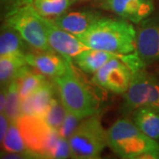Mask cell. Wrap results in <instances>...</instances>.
Instances as JSON below:
<instances>
[{"label": "cell", "mask_w": 159, "mask_h": 159, "mask_svg": "<svg viewBox=\"0 0 159 159\" xmlns=\"http://www.w3.org/2000/svg\"><path fill=\"white\" fill-rule=\"evenodd\" d=\"M5 22L15 29L34 51H54L48 43L40 14L35 11L33 5L6 12Z\"/></svg>", "instance_id": "ba28073f"}, {"label": "cell", "mask_w": 159, "mask_h": 159, "mask_svg": "<svg viewBox=\"0 0 159 159\" xmlns=\"http://www.w3.org/2000/svg\"><path fill=\"white\" fill-rule=\"evenodd\" d=\"M11 121L6 116L4 112L0 113V142H2L4 141L6 134L8 132L9 126H10Z\"/></svg>", "instance_id": "d4e9b609"}, {"label": "cell", "mask_w": 159, "mask_h": 159, "mask_svg": "<svg viewBox=\"0 0 159 159\" xmlns=\"http://www.w3.org/2000/svg\"><path fill=\"white\" fill-rule=\"evenodd\" d=\"M59 98L66 111L83 119L98 113L99 101L84 81L75 74L71 65L66 74L54 79Z\"/></svg>", "instance_id": "277c9868"}, {"label": "cell", "mask_w": 159, "mask_h": 159, "mask_svg": "<svg viewBox=\"0 0 159 159\" xmlns=\"http://www.w3.org/2000/svg\"><path fill=\"white\" fill-rule=\"evenodd\" d=\"M22 99L20 96L16 80L7 86V100L4 113L11 122H18L22 117Z\"/></svg>", "instance_id": "7402d4cb"}, {"label": "cell", "mask_w": 159, "mask_h": 159, "mask_svg": "<svg viewBox=\"0 0 159 159\" xmlns=\"http://www.w3.org/2000/svg\"><path fill=\"white\" fill-rule=\"evenodd\" d=\"M136 53L145 64L159 62V20L148 17L136 29Z\"/></svg>", "instance_id": "8fae6325"}, {"label": "cell", "mask_w": 159, "mask_h": 159, "mask_svg": "<svg viewBox=\"0 0 159 159\" xmlns=\"http://www.w3.org/2000/svg\"><path fill=\"white\" fill-rule=\"evenodd\" d=\"M47 80L45 75L40 74L28 65L16 78L18 89L21 99L23 100L29 97L41 86L43 85Z\"/></svg>", "instance_id": "d6986e66"}, {"label": "cell", "mask_w": 159, "mask_h": 159, "mask_svg": "<svg viewBox=\"0 0 159 159\" xmlns=\"http://www.w3.org/2000/svg\"><path fill=\"white\" fill-rule=\"evenodd\" d=\"M26 44L28 43L16 30L4 22L0 33V57L25 54L27 53L24 51Z\"/></svg>", "instance_id": "e0dca14e"}, {"label": "cell", "mask_w": 159, "mask_h": 159, "mask_svg": "<svg viewBox=\"0 0 159 159\" xmlns=\"http://www.w3.org/2000/svg\"><path fill=\"white\" fill-rule=\"evenodd\" d=\"M136 33L133 23L128 20L101 17L77 37L92 49L130 54L136 51Z\"/></svg>", "instance_id": "6da1fadb"}, {"label": "cell", "mask_w": 159, "mask_h": 159, "mask_svg": "<svg viewBox=\"0 0 159 159\" xmlns=\"http://www.w3.org/2000/svg\"><path fill=\"white\" fill-rule=\"evenodd\" d=\"M141 107L152 108L159 111V79L144 68L135 72L127 90L123 94L120 106L124 116L132 114Z\"/></svg>", "instance_id": "52a82bcc"}, {"label": "cell", "mask_w": 159, "mask_h": 159, "mask_svg": "<svg viewBox=\"0 0 159 159\" xmlns=\"http://www.w3.org/2000/svg\"><path fill=\"white\" fill-rule=\"evenodd\" d=\"M66 114V109L63 105L60 98L57 99L56 96H54L42 119L50 127L57 130L62 124Z\"/></svg>", "instance_id": "603a6c76"}, {"label": "cell", "mask_w": 159, "mask_h": 159, "mask_svg": "<svg viewBox=\"0 0 159 159\" xmlns=\"http://www.w3.org/2000/svg\"><path fill=\"white\" fill-rule=\"evenodd\" d=\"M18 124L28 148L36 158H71L68 140L60 136L42 118L22 116Z\"/></svg>", "instance_id": "3957f363"}, {"label": "cell", "mask_w": 159, "mask_h": 159, "mask_svg": "<svg viewBox=\"0 0 159 159\" xmlns=\"http://www.w3.org/2000/svg\"><path fill=\"white\" fill-rule=\"evenodd\" d=\"M122 54L111 51L89 48L74 57L73 62L77 67L87 74H96L100 68L111 58L119 57Z\"/></svg>", "instance_id": "9a60e30c"}, {"label": "cell", "mask_w": 159, "mask_h": 159, "mask_svg": "<svg viewBox=\"0 0 159 159\" xmlns=\"http://www.w3.org/2000/svg\"><path fill=\"white\" fill-rule=\"evenodd\" d=\"M77 0H34L33 6L41 16L53 20L67 11Z\"/></svg>", "instance_id": "44dd1931"}, {"label": "cell", "mask_w": 159, "mask_h": 159, "mask_svg": "<svg viewBox=\"0 0 159 159\" xmlns=\"http://www.w3.org/2000/svg\"><path fill=\"white\" fill-rule=\"evenodd\" d=\"M29 64L25 54H16L0 57V84L6 88L12 80H16L19 74Z\"/></svg>", "instance_id": "ac0fdd59"}, {"label": "cell", "mask_w": 159, "mask_h": 159, "mask_svg": "<svg viewBox=\"0 0 159 159\" xmlns=\"http://www.w3.org/2000/svg\"><path fill=\"white\" fill-rule=\"evenodd\" d=\"M11 1L12 0H1V4H2V7L5 10V13H6L7 11H9L10 6H11Z\"/></svg>", "instance_id": "f1b7e54d"}, {"label": "cell", "mask_w": 159, "mask_h": 159, "mask_svg": "<svg viewBox=\"0 0 159 159\" xmlns=\"http://www.w3.org/2000/svg\"><path fill=\"white\" fill-rule=\"evenodd\" d=\"M109 147L125 159H159V143L137 127L133 120L122 118L108 129Z\"/></svg>", "instance_id": "7a4b0ae2"}, {"label": "cell", "mask_w": 159, "mask_h": 159, "mask_svg": "<svg viewBox=\"0 0 159 159\" xmlns=\"http://www.w3.org/2000/svg\"><path fill=\"white\" fill-rule=\"evenodd\" d=\"M102 16L99 11L84 9L66 11L64 14L53 19L52 20L60 29L79 36L84 34Z\"/></svg>", "instance_id": "4fadbf2b"}, {"label": "cell", "mask_w": 159, "mask_h": 159, "mask_svg": "<svg viewBox=\"0 0 159 159\" xmlns=\"http://www.w3.org/2000/svg\"><path fill=\"white\" fill-rule=\"evenodd\" d=\"M40 19L43 25L46 37L51 49L67 60L73 61L74 57L89 49V47L85 45L76 35L60 29L52 20L41 15Z\"/></svg>", "instance_id": "9c48e42d"}, {"label": "cell", "mask_w": 159, "mask_h": 159, "mask_svg": "<svg viewBox=\"0 0 159 159\" xmlns=\"http://www.w3.org/2000/svg\"><path fill=\"white\" fill-rule=\"evenodd\" d=\"M103 10L111 11L121 19L139 24L153 13L152 0H97Z\"/></svg>", "instance_id": "30bf717a"}, {"label": "cell", "mask_w": 159, "mask_h": 159, "mask_svg": "<svg viewBox=\"0 0 159 159\" xmlns=\"http://www.w3.org/2000/svg\"><path fill=\"white\" fill-rule=\"evenodd\" d=\"M7 100V87L1 88L0 93V112H4Z\"/></svg>", "instance_id": "83f0119b"}, {"label": "cell", "mask_w": 159, "mask_h": 159, "mask_svg": "<svg viewBox=\"0 0 159 159\" xmlns=\"http://www.w3.org/2000/svg\"><path fill=\"white\" fill-rule=\"evenodd\" d=\"M1 158L5 159H27L32 158L30 156L27 154L18 153V152H9V151H1Z\"/></svg>", "instance_id": "484cf974"}, {"label": "cell", "mask_w": 159, "mask_h": 159, "mask_svg": "<svg viewBox=\"0 0 159 159\" xmlns=\"http://www.w3.org/2000/svg\"><path fill=\"white\" fill-rule=\"evenodd\" d=\"M1 146L5 151L27 154L32 158H36L35 155L28 148L18 122L10 123L8 132L4 141L1 142Z\"/></svg>", "instance_id": "ffe728a7"}, {"label": "cell", "mask_w": 159, "mask_h": 159, "mask_svg": "<svg viewBox=\"0 0 159 159\" xmlns=\"http://www.w3.org/2000/svg\"><path fill=\"white\" fill-rule=\"evenodd\" d=\"M26 59L32 68L53 80L66 74L73 63L56 51L36 50L27 52Z\"/></svg>", "instance_id": "7c38bea8"}, {"label": "cell", "mask_w": 159, "mask_h": 159, "mask_svg": "<svg viewBox=\"0 0 159 159\" xmlns=\"http://www.w3.org/2000/svg\"><path fill=\"white\" fill-rule=\"evenodd\" d=\"M132 120L148 137L159 141V111L152 108L141 107L132 113Z\"/></svg>", "instance_id": "2e32d148"}, {"label": "cell", "mask_w": 159, "mask_h": 159, "mask_svg": "<svg viewBox=\"0 0 159 159\" xmlns=\"http://www.w3.org/2000/svg\"><path fill=\"white\" fill-rule=\"evenodd\" d=\"M68 142L71 158H100L104 148L109 146L108 130L102 125L101 115L97 113L82 119Z\"/></svg>", "instance_id": "5b68a950"}, {"label": "cell", "mask_w": 159, "mask_h": 159, "mask_svg": "<svg viewBox=\"0 0 159 159\" xmlns=\"http://www.w3.org/2000/svg\"><path fill=\"white\" fill-rule=\"evenodd\" d=\"M81 120L82 119H79L75 115L66 111V114L63 120L62 124L57 129L58 134L63 138L69 140V138L74 134V132L78 128Z\"/></svg>", "instance_id": "cb8c5ba5"}, {"label": "cell", "mask_w": 159, "mask_h": 159, "mask_svg": "<svg viewBox=\"0 0 159 159\" xmlns=\"http://www.w3.org/2000/svg\"><path fill=\"white\" fill-rule=\"evenodd\" d=\"M57 85L47 80L38 89L22 100V116L42 118L52 97L56 95Z\"/></svg>", "instance_id": "5bb4252c"}, {"label": "cell", "mask_w": 159, "mask_h": 159, "mask_svg": "<svg viewBox=\"0 0 159 159\" xmlns=\"http://www.w3.org/2000/svg\"><path fill=\"white\" fill-rule=\"evenodd\" d=\"M136 51L111 58L92 76V82L114 94L127 90L134 74L145 67Z\"/></svg>", "instance_id": "8992f818"}, {"label": "cell", "mask_w": 159, "mask_h": 159, "mask_svg": "<svg viewBox=\"0 0 159 159\" xmlns=\"http://www.w3.org/2000/svg\"><path fill=\"white\" fill-rule=\"evenodd\" d=\"M33 2L34 0H12L11 1V6H10V9L9 11H12V10H15L18 9L20 7H22V6H30V5H33ZM7 11V12H8ZM6 14V13H5Z\"/></svg>", "instance_id": "4316f807"}]
</instances>
